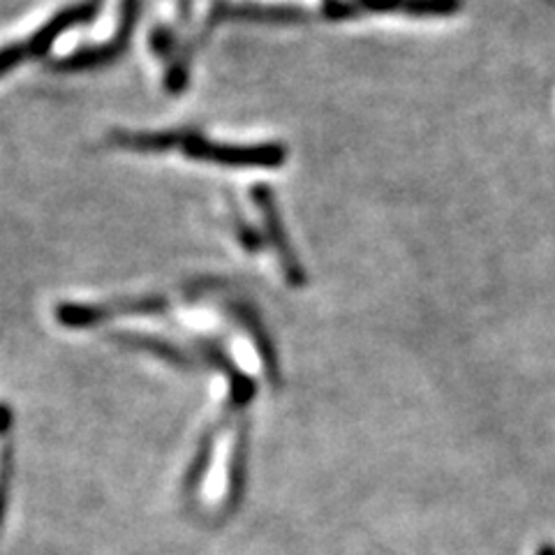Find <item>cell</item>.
<instances>
[{"label": "cell", "instance_id": "obj_1", "mask_svg": "<svg viewBox=\"0 0 555 555\" xmlns=\"http://www.w3.org/2000/svg\"><path fill=\"white\" fill-rule=\"evenodd\" d=\"M190 160L211 163L230 169H278L287 160V146L281 142L264 144H220L193 130H179V146Z\"/></svg>", "mask_w": 555, "mask_h": 555}, {"label": "cell", "instance_id": "obj_2", "mask_svg": "<svg viewBox=\"0 0 555 555\" xmlns=\"http://www.w3.org/2000/svg\"><path fill=\"white\" fill-rule=\"evenodd\" d=\"M102 5L104 0H83L79 5H69L51 16V20L40 30H35L26 42H12L0 47V77H5L10 69L26 61L44 59L63 33H67L69 28L93 24Z\"/></svg>", "mask_w": 555, "mask_h": 555}, {"label": "cell", "instance_id": "obj_3", "mask_svg": "<svg viewBox=\"0 0 555 555\" xmlns=\"http://www.w3.org/2000/svg\"><path fill=\"white\" fill-rule=\"evenodd\" d=\"M169 308V299L163 294H144V297H120L107 304H73L65 301L54 308L59 324L67 328H89L109 322L114 318L130 315H160Z\"/></svg>", "mask_w": 555, "mask_h": 555}, {"label": "cell", "instance_id": "obj_4", "mask_svg": "<svg viewBox=\"0 0 555 555\" xmlns=\"http://www.w3.org/2000/svg\"><path fill=\"white\" fill-rule=\"evenodd\" d=\"M142 3L144 0H120L118 28L107 44L77 49L73 54L51 61L49 67L54 69V73H83V69H95V67L116 63L126 54L132 42V35L139 22V12H142Z\"/></svg>", "mask_w": 555, "mask_h": 555}, {"label": "cell", "instance_id": "obj_5", "mask_svg": "<svg viewBox=\"0 0 555 555\" xmlns=\"http://www.w3.org/2000/svg\"><path fill=\"white\" fill-rule=\"evenodd\" d=\"M250 197H253V202L257 206V211L262 214L267 238H269L271 248L278 255V262H281V269H283V275H285L287 285L304 287L308 283V273H306V269L301 264L297 250L292 248L289 234H287L285 224H283L281 208H278V204H275L273 190L267 183H257L250 190Z\"/></svg>", "mask_w": 555, "mask_h": 555}, {"label": "cell", "instance_id": "obj_6", "mask_svg": "<svg viewBox=\"0 0 555 555\" xmlns=\"http://www.w3.org/2000/svg\"><path fill=\"white\" fill-rule=\"evenodd\" d=\"M312 14L299 5H271L253 3V0H216L208 12L206 28L211 30L218 24L241 22V24H267V26H297L308 24Z\"/></svg>", "mask_w": 555, "mask_h": 555}, {"label": "cell", "instance_id": "obj_7", "mask_svg": "<svg viewBox=\"0 0 555 555\" xmlns=\"http://www.w3.org/2000/svg\"><path fill=\"white\" fill-rule=\"evenodd\" d=\"M461 0H324L322 14L328 22L357 20L363 12H403L410 16H451Z\"/></svg>", "mask_w": 555, "mask_h": 555}, {"label": "cell", "instance_id": "obj_8", "mask_svg": "<svg viewBox=\"0 0 555 555\" xmlns=\"http://www.w3.org/2000/svg\"><path fill=\"white\" fill-rule=\"evenodd\" d=\"M228 310H230V315L248 332L259 359H262V363H264L267 379L271 382V385H278V382H281V361H278L273 340L267 332L262 318H259V312L246 301H232V304H228Z\"/></svg>", "mask_w": 555, "mask_h": 555}, {"label": "cell", "instance_id": "obj_9", "mask_svg": "<svg viewBox=\"0 0 555 555\" xmlns=\"http://www.w3.org/2000/svg\"><path fill=\"white\" fill-rule=\"evenodd\" d=\"M197 350L204 357V361L211 363L214 369H218L220 373H224V377L230 379V398H232V403L236 408L248 405L253 398H255V391H257L255 389V382L236 366V363L232 361V357L224 352L218 343L208 340V338H197Z\"/></svg>", "mask_w": 555, "mask_h": 555}, {"label": "cell", "instance_id": "obj_10", "mask_svg": "<svg viewBox=\"0 0 555 555\" xmlns=\"http://www.w3.org/2000/svg\"><path fill=\"white\" fill-rule=\"evenodd\" d=\"M112 338L126 347H134V350L149 352L153 357H158L163 361L173 363L179 369H195V359L190 357L188 352H183L179 345H173L167 338L160 336H151V334H139V332H114Z\"/></svg>", "mask_w": 555, "mask_h": 555}, {"label": "cell", "instance_id": "obj_11", "mask_svg": "<svg viewBox=\"0 0 555 555\" xmlns=\"http://www.w3.org/2000/svg\"><path fill=\"white\" fill-rule=\"evenodd\" d=\"M109 142L124 151L134 153H169L179 146V130H163V132H130V130H114Z\"/></svg>", "mask_w": 555, "mask_h": 555}, {"label": "cell", "instance_id": "obj_12", "mask_svg": "<svg viewBox=\"0 0 555 555\" xmlns=\"http://www.w3.org/2000/svg\"><path fill=\"white\" fill-rule=\"evenodd\" d=\"M151 47L155 54H158L163 61L173 63L177 56H173V51H177V35H173L169 28H155L151 35Z\"/></svg>", "mask_w": 555, "mask_h": 555}, {"label": "cell", "instance_id": "obj_13", "mask_svg": "<svg viewBox=\"0 0 555 555\" xmlns=\"http://www.w3.org/2000/svg\"><path fill=\"white\" fill-rule=\"evenodd\" d=\"M234 228H236V234H238V243L246 250H250V253H259V250H264V241H262V236H259V232L257 230H253L250 224L246 222V218L243 216H234Z\"/></svg>", "mask_w": 555, "mask_h": 555}]
</instances>
